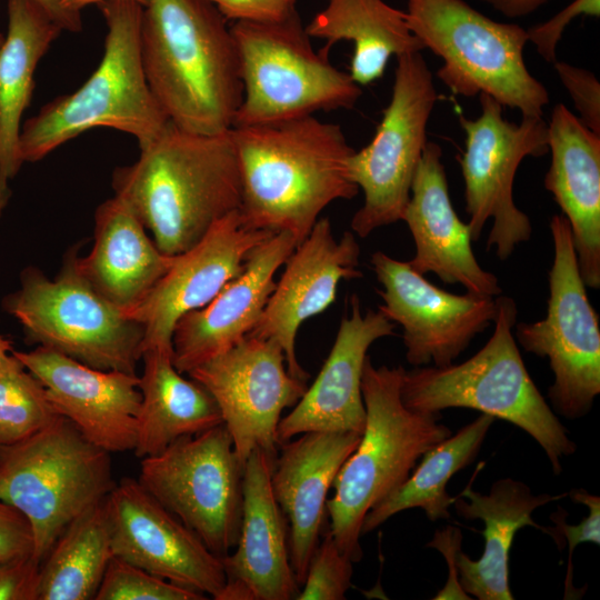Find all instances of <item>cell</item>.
Returning <instances> with one entry per match:
<instances>
[{"mask_svg":"<svg viewBox=\"0 0 600 600\" xmlns=\"http://www.w3.org/2000/svg\"><path fill=\"white\" fill-rule=\"evenodd\" d=\"M239 163L243 222L289 232L299 244L331 202L350 200L354 149L340 126L312 116L230 129Z\"/></svg>","mask_w":600,"mask_h":600,"instance_id":"cell-1","label":"cell"},{"mask_svg":"<svg viewBox=\"0 0 600 600\" xmlns=\"http://www.w3.org/2000/svg\"><path fill=\"white\" fill-rule=\"evenodd\" d=\"M141 59L147 82L171 123L218 134L233 127L243 86L229 21L208 0H147Z\"/></svg>","mask_w":600,"mask_h":600,"instance_id":"cell-2","label":"cell"},{"mask_svg":"<svg viewBox=\"0 0 600 600\" xmlns=\"http://www.w3.org/2000/svg\"><path fill=\"white\" fill-rule=\"evenodd\" d=\"M121 198L168 256L194 246L221 218L239 210L241 179L230 130L200 134L169 122L139 159L112 174Z\"/></svg>","mask_w":600,"mask_h":600,"instance_id":"cell-3","label":"cell"},{"mask_svg":"<svg viewBox=\"0 0 600 600\" xmlns=\"http://www.w3.org/2000/svg\"><path fill=\"white\" fill-rule=\"evenodd\" d=\"M493 332L487 343L461 363L404 370L401 399L413 411L440 413L468 408L513 423L543 449L552 471L577 446L531 379L513 336L518 309L510 297H498Z\"/></svg>","mask_w":600,"mask_h":600,"instance_id":"cell-4","label":"cell"},{"mask_svg":"<svg viewBox=\"0 0 600 600\" xmlns=\"http://www.w3.org/2000/svg\"><path fill=\"white\" fill-rule=\"evenodd\" d=\"M98 7L108 29L102 59L78 90L57 97L22 124L19 148L23 162L39 161L97 127L131 134L142 149L170 122L147 82L142 66L143 6L113 0Z\"/></svg>","mask_w":600,"mask_h":600,"instance_id":"cell-5","label":"cell"},{"mask_svg":"<svg viewBox=\"0 0 600 600\" xmlns=\"http://www.w3.org/2000/svg\"><path fill=\"white\" fill-rule=\"evenodd\" d=\"M404 368L374 367L368 356L361 392L366 423L360 441L341 466L327 500L330 532L353 562L362 558V521L370 509L401 486L422 454L451 434L441 413L408 409L401 399Z\"/></svg>","mask_w":600,"mask_h":600,"instance_id":"cell-6","label":"cell"},{"mask_svg":"<svg viewBox=\"0 0 600 600\" xmlns=\"http://www.w3.org/2000/svg\"><path fill=\"white\" fill-rule=\"evenodd\" d=\"M116 486L110 452L91 443L67 418L0 447V501L30 523L32 557L41 563L64 529Z\"/></svg>","mask_w":600,"mask_h":600,"instance_id":"cell-7","label":"cell"},{"mask_svg":"<svg viewBox=\"0 0 600 600\" xmlns=\"http://www.w3.org/2000/svg\"><path fill=\"white\" fill-rule=\"evenodd\" d=\"M406 17L424 49L443 61L437 77L463 97L488 94L522 116L542 117L549 93L524 63L528 32L464 0H407Z\"/></svg>","mask_w":600,"mask_h":600,"instance_id":"cell-8","label":"cell"},{"mask_svg":"<svg viewBox=\"0 0 600 600\" xmlns=\"http://www.w3.org/2000/svg\"><path fill=\"white\" fill-rule=\"evenodd\" d=\"M241 67L243 96L233 127L350 109L362 90L314 50L294 10L279 21L230 24Z\"/></svg>","mask_w":600,"mask_h":600,"instance_id":"cell-9","label":"cell"},{"mask_svg":"<svg viewBox=\"0 0 600 600\" xmlns=\"http://www.w3.org/2000/svg\"><path fill=\"white\" fill-rule=\"evenodd\" d=\"M77 257L78 248H72L53 279L27 268L20 288L4 300V309L31 343L99 370L137 374L142 326L88 282Z\"/></svg>","mask_w":600,"mask_h":600,"instance_id":"cell-10","label":"cell"},{"mask_svg":"<svg viewBox=\"0 0 600 600\" xmlns=\"http://www.w3.org/2000/svg\"><path fill=\"white\" fill-rule=\"evenodd\" d=\"M550 232L553 261L547 314L516 323L513 336L526 351L549 360L554 376L549 399L558 413L573 420L586 416L600 393L599 317L589 301L563 214L551 218Z\"/></svg>","mask_w":600,"mask_h":600,"instance_id":"cell-11","label":"cell"},{"mask_svg":"<svg viewBox=\"0 0 600 600\" xmlns=\"http://www.w3.org/2000/svg\"><path fill=\"white\" fill-rule=\"evenodd\" d=\"M242 474L231 436L221 423L142 458L138 481L223 558L239 537Z\"/></svg>","mask_w":600,"mask_h":600,"instance_id":"cell-12","label":"cell"},{"mask_svg":"<svg viewBox=\"0 0 600 600\" xmlns=\"http://www.w3.org/2000/svg\"><path fill=\"white\" fill-rule=\"evenodd\" d=\"M437 100L421 52L398 57L390 102L372 140L354 151L349 163L351 179L364 196L351 220L358 237L402 220Z\"/></svg>","mask_w":600,"mask_h":600,"instance_id":"cell-13","label":"cell"},{"mask_svg":"<svg viewBox=\"0 0 600 600\" xmlns=\"http://www.w3.org/2000/svg\"><path fill=\"white\" fill-rule=\"evenodd\" d=\"M481 113L476 119L459 117L466 133L460 158L464 181L467 222L472 241L492 219L487 249L494 248L507 260L516 248L531 238L529 217L513 199L517 170L526 157L548 153V123L542 117L522 116L520 123L506 120L502 106L488 94H479Z\"/></svg>","mask_w":600,"mask_h":600,"instance_id":"cell-14","label":"cell"},{"mask_svg":"<svg viewBox=\"0 0 600 600\" xmlns=\"http://www.w3.org/2000/svg\"><path fill=\"white\" fill-rule=\"evenodd\" d=\"M188 374L216 400L242 467L256 449L276 457L281 413L293 408L308 388L307 381L289 373L280 344L256 336H247Z\"/></svg>","mask_w":600,"mask_h":600,"instance_id":"cell-15","label":"cell"},{"mask_svg":"<svg viewBox=\"0 0 600 600\" xmlns=\"http://www.w3.org/2000/svg\"><path fill=\"white\" fill-rule=\"evenodd\" d=\"M382 286L379 311L402 328L406 359L413 367H443L462 353L496 316V301L467 292L450 293L428 281L409 262L382 251L371 256Z\"/></svg>","mask_w":600,"mask_h":600,"instance_id":"cell-16","label":"cell"},{"mask_svg":"<svg viewBox=\"0 0 600 600\" xmlns=\"http://www.w3.org/2000/svg\"><path fill=\"white\" fill-rule=\"evenodd\" d=\"M114 557L216 599L227 577L222 559L152 497L124 478L104 500Z\"/></svg>","mask_w":600,"mask_h":600,"instance_id":"cell-17","label":"cell"},{"mask_svg":"<svg viewBox=\"0 0 600 600\" xmlns=\"http://www.w3.org/2000/svg\"><path fill=\"white\" fill-rule=\"evenodd\" d=\"M273 234L248 227L236 210L213 223L194 246L176 254L150 293L127 313L143 328L141 351L172 352L179 319L209 303L243 271L250 253Z\"/></svg>","mask_w":600,"mask_h":600,"instance_id":"cell-18","label":"cell"},{"mask_svg":"<svg viewBox=\"0 0 600 600\" xmlns=\"http://www.w3.org/2000/svg\"><path fill=\"white\" fill-rule=\"evenodd\" d=\"M359 257L354 233L344 231L336 240L329 219L321 218L284 262L283 273L248 336L277 341L292 377L302 381L310 377L296 356L300 326L334 302L340 281L362 277Z\"/></svg>","mask_w":600,"mask_h":600,"instance_id":"cell-19","label":"cell"},{"mask_svg":"<svg viewBox=\"0 0 600 600\" xmlns=\"http://www.w3.org/2000/svg\"><path fill=\"white\" fill-rule=\"evenodd\" d=\"M12 353L43 384L59 414L91 443L110 453L134 449L139 376L99 370L41 346Z\"/></svg>","mask_w":600,"mask_h":600,"instance_id":"cell-20","label":"cell"},{"mask_svg":"<svg viewBox=\"0 0 600 600\" xmlns=\"http://www.w3.org/2000/svg\"><path fill=\"white\" fill-rule=\"evenodd\" d=\"M276 458L256 449L243 464L237 548L221 558L227 581L216 600H293L299 593L287 518L271 488Z\"/></svg>","mask_w":600,"mask_h":600,"instance_id":"cell-21","label":"cell"},{"mask_svg":"<svg viewBox=\"0 0 600 600\" xmlns=\"http://www.w3.org/2000/svg\"><path fill=\"white\" fill-rule=\"evenodd\" d=\"M289 232L259 244L243 271L209 303L184 314L172 334V362L180 373L223 353L244 339L259 321L274 290V274L297 246Z\"/></svg>","mask_w":600,"mask_h":600,"instance_id":"cell-22","label":"cell"},{"mask_svg":"<svg viewBox=\"0 0 600 600\" xmlns=\"http://www.w3.org/2000/svg\"><path fill=\"white\" fill-rule=\"evenodd\" d=\"M441 158V148L428 141L402 216L416 247L408 262L422 276L432 272L444 283L462 286L467 292L498 297L502 291L499 280L476 259L470 229L451 203Z\"/></svg>","mask_w":600,"mask_h":600,"instance_id":"cell-23","label":"cell"},{"mask_svg":"<svg viewBox=\"0 0 600 600\" xmlns=\"http://www.w3.org/2000/svg\"><path fill=\"white\" fill-rule=\"evenodd\" d=\"M394 327L379 310L362 313L359 297L351 296L350 314L341 319L318 377L278 424L281 443L309 431L362 433L361 379L367 352L377 340L393 336Z\"/></svg>","mask_w":600,"mask_h":600,"instance_id":"cell-24","label":"cell"},{"mask_svg":"<svg viewBox=\"0 0 600 600\" xmlns=\"http://www.w3.org/2000/svg\"><path fill=\"white\" fill-rule=\"evenodd\" d=\"M283 444L276 458L271 488L289 521L290 563L301 587L323 527L328 492L361 434L309 431Z\"/></svg>","mask_w":600,"mask_h":600,"instance_id":"cell-25","label":"cell"},{"mask_svg":"<svg viewBox=\"0 0 600 600\" xmlns=\"http://www.w3.org/2000/svg\"><path fill=\"white\" fill-rule=\"evenodd\" d=\"M551 152L544 187L568 220L581 277L600 288V136L563 103L548 123Z\"/></svg>","mask_w":600,"mask_h":600,"instance_id":"cell-26","label":"cell"},{"mask_svg":"<svg viewBox=\"0 0 600 600\" xmlns=\"http://www.w3.org/2000/svg\"><path fill=\"white\" fill-rule=\"evenodd\" d=\"M174 256L163 253L119 197L94 212V242L77 264L88 282L126 314L138 307L170 268Z\"/></svg>","mask_w":600,"mask_h":600,"instance_id":"cell-27","label":"cell"},{"mask_svg":"<svg viewBox=\"0 0 600 600\" xmlns=\"http://www.w3.org/2000/svg\"><path fill=\"white\" fill-rule=\"evenodd\" d=\"M568 496L533 494L522 481L499 479L489 494L469 487L454 498L457 513L467 520H482L484 549L478 560H471L461 550L457 554L458 579L463 591L479 600L514 599L509 584V553L517 531L532 527L547 532L532 513L538 508Z\"/></svg>","mask_w":600,"mask_h":600,"instance_id":"cell-28","label":"cell"},{"mask_svg":"<svg viewBox=\"0 0 600 600\" xmlns=\"http://www.w3.org/2000/svg\"><path fill=\"white\" fill-rule=\"evenodd\" d=\"M63 31L36 0H8V32L0 46V217L10 181L23 161L21 119L29 107L39 61Z\"/></svg>","mask_w":600,"mask_h":600,"instance_id":"cell-29","label":"cell"},{"mask_svg":"<svg viewBox=\"0 0 600 600\" xmlns=\"http://www.w3.org/2000/svg\"><path fill=\"white\" fill-rule=\"evenodd\" d=\"M141 360L137 457L157 454L180 438L223 423L213 397L199 382L182 377L173 366L172 352L149 349Z\"/></svg>","mask_w":600,"mask_h":600,"instance_id":"cell-30","label":"cell"},{"mask_svg":"<svg viewBox=\"0 0 600 600\" xmlns=\"http://www.w3.org/2000/svg\"><path fill=\"white\" fill-rule=\"evenodd\" d=\"M310 38L330 48L341 40L353 43L350 77L368 86L384 73L391 57L421 52L424 47L409 28L406 12L384 0H327V6L306 26Z\"/></svg>","mask_w":600,"mask_h":600,"instance_id":"cell-31","label":"cell"},{"mask_svg":"<svg viewBox=\"0 0 600 600\" xmlns=\"http://www.w3.org/2000/svg\"><path fill=\"white\" fill-rule=\"evenodd\" d=\"M494 420L492 416L481 413L457 433L427 450L407 480L368 511L361 536L392 516L413 508L422 509L431 521L448 519L454 498L448 494L447 483L476 459Z\"/></svg>","mask_w":600,"mask_h":600,"instance_id":"cell-32","label":"cell"},{"mask_svg":"<svg viewBox=\"0 0 600 600\" xmlns=\"http://www.w3.org/2000/svg\"><path fill=\"white\" fill-rule=\"evenodd\" d=\"M112 557L103 501L76 518L56 540L40 564L37 600L94 599Z\"/></svg>","mask_w":600,"mask_h":600,"instance_id":"cell-33","label":"cell"},{"mask_svg":"<svg viewBox=\"0 0 600 600\" xmlns=\"http://www.w3.org/2000/svg\"><path fill=\"white\" fill-rule=\"evenodd\" d=\"M60 417L43 384L12 352L0 360V447L18 443Z\"/></svg>","mask_w":600,"mask_h":600,"instance_id":"cell-34","label":"cell"},{"mask_svg":"<svg viewBox=\"0 0 600 600\" xmlns=\"http://www.w3.org/2000/svg\"><path fill=\"white\" fill-rule=\"evenodd\" d=\"M206 594L112 557L94 600H202Z\"/></svg>","mask_w":600,"mask_h":600,"instance_id":"cell-35","label":"cell"},{"mask_svg":"<svg viewBox=\"0 0 600 600\" xmlns=\"http://www.w3.org/2000/svg\"><path fill=\"white\" fill-rule=\"evenodd\" d=\"M353 561L336 543L330 530L318 542L297 600H342L351 587Z\"/></svg>","mask_w":600,"mask_h":600,"instance_id":"cell-36","label":"cell"},{"mask_svg":"<svg viewBox=\"0 0 600 600\" xmlns=\"http://www.w3.org/2000/svg\"><path fill=\"white\" fill-rule=\"evenodd\" d=\"M570 498L588 508V516L577 524L567 522V512L558 508L550 519L556 524L553 528L547 527L549 534L561 551L567 543L569 546L567 574L564 581V598H571L572 591H576L572 584V554L574 549L584 542L600 544V497L589 493L583 489H574L568 492Z\"/></svg>","mask_w":600,"mask_h":600,"instance_id":"cell-37","label":"cell"},{"mask_svg":"<svg viewBox=\"0 0 600 600\" xmlns=\"http://www.w3.org/2000/svg\"><path fill=\"white\" fill-rule=\"evenodd\" d=\"M554 70L573 101L580 121L600 136V82L589 70L556 61Z\"/></svg>","mask_w":600,"mask_h":600,"instance_id":"cell-38","label":"cell"},{"mask_svg":"<svg viewBox=\"0 0 600 600\" xmlns=\"http://www.w3.org/2000/svg\"><path fill=\"white\" fill-rule=\"evenodd\" d=\"M599 17L600 0H573L557 14L543 23L527 30L529 41L548 62L557 61V46L567 26L579 16Z\"/></svg>","mask_w":600,"mask_h":600,"instance_id":"cell-39","label":"cell"},{"mask_svg":"<svg viewBox=\"0 0 600 600\" xmlns=\"http://www.w3.org/2000/svg\"><path fill=\"white\" fill-rule=\"evenodd\" d=\"M33 537L30 523L16 508L0 501V560L32 557Z\"/></svg>","mask_w":600,"mask_h":600,"instance_id":"cell-40","label":"cell"},{"mask_svg":"<svg viewBox=\"0 0 600 600\" xmlns=\"http://www.w3.org/2000/svg\"><path fill=\"white\" fill-rule=\"evenodd\" d=\"M231 22L279 21L294 10L296 0H208Z\"/></svg>","mask_w":600,"mask_h":600,"instance_id":"cell-41","label":"cell"},{"mask_svg":"<svg viewBox=\"0 0 600 600\" xmlns=\"http://www.w3.org/2000/svg\"><path fill=\"white\" fill-rule=\"evenodd\" d=\"M40 564L33 557L0 560V600H37Z\"/></svg>","mask_w":600,"mask_h":600,"instance_id":"cell-42","label":"cell"},{"mask_svg":"<svg viewBox=\"0 0 600 600\" xmlns=\"http://www.w3.org/2000/svg\"><path fill=\"white\" fill-rule=\"evenodd\" d=\"M461 531L456 527L448 526L441 531H436L433 539L427 544V547L438 549L448 560L449 564L448 581L433 599H471V597L463 591L458 579L457 554L461 550Z\"/></svg>","mask_w":600,"mask_h":600,"instance_id":"cell-43","label":"cell"},{"mask_svg":"<svg viewBox=\"0 0 600 600\" xmlns=\"http://www.w3.org/2000/svg\"><path fill=\"white\" fill-rule=\"evenodd\" d=\"M508 18L528 16L549 0H481Z\"/></svg>","mask_w":600,"mask_h":600,"instance_id":"cell-44","label":"cell"},{"mask_svg":"<svg viewBox=\"0 0 600 600\" xmlns=\"http://www.w3.org/2000/svg\"><path fill=\"white\" fill-rule=\"evenodd\" d=\"M51 16L62 30L70 32H79L82 29L81 16L66 10L59 0H36Z\"/></svg>","mask_w":600,"mask_h":600,"instance_id":"cell-45","label":"cell"},{"mask_svg":"<svg viewBox=\"0 0 600 600\" xmlns=\"http://www.w3.org/2000/svg\"><path fill=\"white\" fill-rule=\"evenodd\" d=\"M103 1H113V0H59V2L61 3V6L72 12V13H78L80 14V11L90 6V4H99ZM122 1H133V2H138L142 6L146 4L147 0H122Z\"/></svg>","mask_w":600,"mask_h":600,"instance_id":"cell-46","label":"cell"},{"mask_svg":"<svg viewBox=\"0 0 600 600\" xmlns=\"http://www.w3.org/2000/svg\"><path fill=\"white\" fill-rule=\"evenodd\" d=\"M12 352L11 342L0 333V360Z\"/></svg>","mask_w":600,"mask_h":600,"instance_id":"cell-47","label":"cell"},{"mask_svg":"<svg viewBox=\"0 0 600 600\" xmlns=\"http://www.w3.org/2000/svg\"><path fill=\"white\" fill-rule=\"evenodd\" d=\"M3 39H4L3 34L0 32V46L3 42Z\"/></svg>","mask_w":600,"mask_h":600,"instance_id":"cell-48","label":"cell"}]
</instances>
